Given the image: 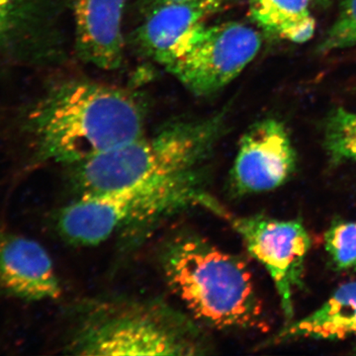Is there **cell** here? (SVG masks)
Returning <instances> with one entry per match:
<instances>
[{
    "label": "cell",
    "mask_w": 356,
    "mask_h": 356,
    "mask_svg": "<svg viewBox=\"0 0 356 356\" xmlns=\"http://www.w3.org/2000/svg\"><path fill=\"white\" fill-rule=\"evenodd\" d=\"M146 115L125 89L89 81L56 84L22 127L39 161L76 166L144 135Z\"/></svg>",
    "instance_id": "6da1fadb"
},
{
    "label": "cell",
    "mask_w": 356,
    "mask_h": 356,
    "mask_svg": "<svg viewBox=\"0 0 356 356\" xmlns=\"http://www.w3.org/2000/svg\"><path fill=\"white\" fill-rule=\"evenodd\" d=\"M166 280L192 315L216 329H261L264 307L240 259L197 236H181L163 255Z\"/></svg>",
    "instance_id": "7a4b0ae2"
},
{
    "label": "cell",
    "mask_w": 356,
    "mask_h": 356,
    "mask_svg": "<svg viewBox=\"0 0 356 356\" xmlns=\"http://www.w3.org/2000/svg\"><path fill=\"white\" fill-rule=\"evenodd\" d=\"M191 206H203L220 215L224 210L203 191L198 172L81 194L58 213L56 228L67 242L96 245L121 229Z\"/></svg>",
    "instance_id": "3957f363"
},
{
    "label": "cell",
    "mask_w": 356,
    "mask_h": 356,
    "mask_svg": "<svg viewBox=\"0 0 356 356\" xmlns=\"http://www.w3.org/2000/svg\"><path fill=\"white\" fill-rule=\"evenodd\" d=\"M222 117L181 121L76 165L81 194L198 172L222 134Z\"/></svg>",
    "instance_id": "277c9868"
},
{
    "label": "cell",
    "mask_w": 356,
    "mask_h": 356,
    "mask_svg": "<svg viewBox=\"0 0 356 356\" xmlns=\"http://www.w3.org/2000/svg\"><path fill=\"white\" fill-rule=\"evenodd\" d=\"M79 355H197L206 343L186 318L165 307L144 303L107 304L77 327L70 343Z\"/></svg>",
    "instance_id": "5b68a950"
},
{
    "label": "cell",
    "mask_w": 356,
    "mask_h": 356,
    "mask_svg": "<svg viewBox=\"0 0 356 356\" xmlns=\"http://www.w3.org/2000/svg\"><path fill=\"white\" fill-rule=\"evenodd\" d=\"M245 242L250 254L266 267L273 278L287 323L294 316L293 292L302 285L304 264L311 238L302 222L261 216L236 217L225 211Z\"/></svg>",
    "instance_id": "8992f818"
},
{
    "label": "cell",
    "mask_w": 356,
    "mask_h": 356,
    "mask_svg": "<svg viewBox=\"0 0 356 356\" xmlns=\"http://www.w3.org/2000/svg\"><path fill=\"white\" fill-rule=\"evenodd\" d=\"M261 37L250 26H207L197 44L166 69L197 95L216 92L236 79L259 53Z\"/></svg>",
    "instance_id": "52a82bcc"
},
{
    "label": "cell",
    "mask_w": 356,
    "mask_h": 356,
    "mask_svg": "<svg viewBox=\"0 0 356 356\" xmlns=\"http://www.w3.org/2000/svg\"><path fill=\"white\" fill-rule=\"evenodd\" d=\"M296 165V153L284 125L274 119L259 121L241 140L232 185L242 195L273 191L289 179Z\"/></svg>",
    "instance_id": "ba28073f"
},
{
    "label": "cell",
    "mask_w": 356,
    "mask_h": 356,
    "mask_svg": "<svg viewBox=\"0 0 356 356\" xmlns=\"http://www.w3.org/2000/svg\"><path fill=\"white\" fill-rule=\"evenodd\" d=\"M226 0H195L156 4L138 32L140 46L159 64L172 65L198 43L207 20Z\"/></svg>",
    "instance_id": "9c48e42d"
},
{
    "label": "cell",
    "mask_w": 356,
    "mask_h": 356,
    "mask_svg": "<svg viewBox=\"0 0 356 356\" xmlns=\"http://www.w3.org/2000/svg\"><path fill=\"white\" fill-rule=\"evenodd\" d=\"M0 287L14 298L55 300L62 294L50 254L32 238L0 231Z\"/></svg>",
    "instance_id": "30bf717a"
},
{
    "label": "cell",
    "mask_w": 356,
    "mask_h": 356,
    "mask_svg": "<svg viewBox=\"0 0 356 356\" xmlns=\"http://www.w3.org/2000/svg\"><path fill=\"white\" fill-rule=\"evenodd\" d=\"M76 49L99 69H118L124 58L122 30L126 0H72Z\"/></svg>",
    "instance_id": "8fae6325"
},
{
    "label": "cell",
    "mask_w": 356,
    "mask_h": 356,
    "mask_svg": "<svg viewBox=\"0 0 356 356\" xmlns=\"http://www.w3.org/2000/svg\"><path fill=\"white\" fill-rule=\"evenodd\" d=\"M49 0H0V64L33 62L41 50Z\"/></svg>",
    "instance_id": "7c38bea8"
},
{
    "label": "cell",
    "mask_w": 356,
    "mask_h": 356,
    "mask_svg": "<svg viewBox=\"0 0 356 356\" xmlns=\"http://www.w3.org/2000/svg\"><path fill=\"white\" fill-rule=\"evenodd\" d=\"M356 334V282L346 283L307 317L287 323L262 346L301 339L339 341Z\"/></svg>",
    "instance_id": "4fadbf2b"
},
{
    "label": "cell",
    "mask_w": 356,
    "mask_h": 356,
    "mask_svg": "<svg viewBox=\"0 0 356 356\" xmlns=\"http://www.w3.org/2000/svg\"><path fill=\"white\" fill-rule=\"evenodd\" d=\"M311 0H250L252 19L264 31L293 43H305L315 33Z\"/></svg>",
    "instance_id": "5bb4252c"
},
{
    "label": "cell",
    "mask_w": 356,
    "mask_h": 356,
    "mask_svg": "<svg viewBox=\"0 0 356 356\" xmlns=\"http://www.w3.org/2000/svg\"><path fill=\"white\" fill-rule=\"evenodd\" d=\"M325 147L334 165L356 163V113L337 108L327 117L325 129Z\"/></svg>",
    "instance_id": "9a60e30c"
},
{
    "label": "cell",
    "mask_w": 356,
    "mask_h": 356,
    "mask_svg": "<svg viewBox=\"0 0 356 356\" xmlns=\"http://www.w3.org/2000/svg\"><path fill=\"white\" fill-rule=\"evenodd\" d=\"M325 247L334 268L356 270V222L332 225L325 235Z\"/></svg>",
    "instance_id": "2e32d148"
},
{
    "label": "cell",
    "mask_w": 356,
    "mask_h": 356,
    "mask_svg": "<svg viewBox=\"0 0 356 356\" xmlns=\"http://www.w3.org/2000/svg\"><path fill=\"white\" fill-rule=\"evenodd\" d=\"M356 44V0H343L336 22L327 31L320 50L327 53Z\"/></svg>",
    "instance_id": "e0dca14e"
},
{
    "label": "cell",
    "mask_w": 356,
    "mask_h": 356,
    "mask_svg": "<svg viewBox=\"0 0 356 356\" xmlns=\"http://www.w3.org/2000/svg\"><path fill=\"white\" fill-rule=\"evenodd\" d=\"M154 3L156 4H163V3H173V2H188V1H195V0H154ZM226 1H229V0H226Z\"/></svg>",
    "instance_id": "ac0fdd59"
},
{
    "label": "cell",
    "mask_w": 356,
    "mask_h": 356,
    "mask_svg": "<svg viewBox=\"0 0 356 356\" xmlns=\"http://www.w3.org/2000/svg\"><path fill=\"white\" fill-rule=\"evenodd\" d=\"M313 1L318 2V3H327V1H330V0H313Z\"/></svg>",
    "instance_id": "d6986e66"
},
{
    "label": "cell",
    "mask_w": 356,
    "mask_h": 356,
    "mask_svg": "<svg viewBox=\"0 0 356 356\" xmlns=\"http://www.w3.org/2000/svg\"><path fill=\"white\" fill-rule=\"evenodd\" d=\"M353 353H355V355H356V344L355 346H353Z\"/></svg>",
    "instance_id": "ffe728a7"
}]
</instances>
